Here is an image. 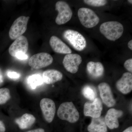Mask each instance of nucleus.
Here are the masks:
<instances>
[{
    "mask_svg": "<svg viewBox=\"0 0 132 132\" xmlns=\"http://www.w3.org/2000/svg\"><path fill=\"white\" fill-rule=\"evenodd\" d=\"M100 30L108 39L114 41L121 37L124 27L119 22L108 21L102 23L100 27Z\"/></svg>",
    "mask_w": 132,
    "mask_h": 132,
    "instance_id": "obj_1",
    "label": "nucleus"
},
{
    "mask_svg": "<svg viewBox=\"0 0 132 132\" xmlns=\"http://www.w3.org/2000/svg\"><path fill=\"white\" fill-rule=\"evenodd\" d=\"M57 115L62 120L72 123L77 122L79 118V112L72 102L61 104L57 111Z\"/></svg>",
    "mask_w": 132,
    "mask_h": 132,
    "instance_id": "obj_2",
    "label": "nucleus"
},
{
    "mask_svg": "<svg viewBox=\"0 0 132 132\" xmlns=\"http://www.w3.org/2000/svg\"><path fill=\"white\" fill-rule=\"evenodd\" d=\"M63 36L71 46L77 51H82L86 47V39L78 31L68 29L64 31Z\"/></svg>",
    "mask_w": 132,
    "mask_h": 132,
    "instance_id": "obj_3",
    "label": "nucleus"
},
{
    "mask_svg": "<svg viewBox=\"0 0 132 132\" xmlns=\"http://www.w3.org/2000/svg\"><path fill=\"white\" fill-rule=\"evenodd\" d=\"M78 14L81 23L87 28L95 27L100 21L98 16L90 9L81 8L78 10Z\"/></svg>",
    "mask_w": 132,
    "mask_h": 132,
    "instance_id": "obj_4",
    "label": "nucleus"
},
{
    "mask_svg": "<svg viewBox=\"0 0 132 132\" xmlns=\"http://www.w3.org/2000/svg\"><path fill=\"white\" fill-rule=\"evenodd\" d=\"M29 19V16H21L14 21L9 30V36L11 39H16L26 32Z\"/></svg>",
    "mask_w": 132,
    "mask_h": 132,
    "instance_id": "obj_5",
    "label": "nucleus"
},
{
    "mask_svg": "<svg viewBox=\"0 0 132 132\" xmlns=\"http://www.w3.org/2000/svg\"><path fill=\"white\" fill-rule=\"evenodd\" d=\"M55 10L58 12L55 19L56 24L62 25L71 20L72 16V11L67 3L64 1L57 2L55 5Z\"/></svg>",
    "mask_w": 132,
    "mask_h": 132,
    "instance_id": "obj_6",
    "label": "nucleus"
},
{
    "mask_svg": "<svg viewBox=\"0 0 132 132\" xmlns=\"http://www.w3.org/2000/svg\"><path fill=\"white\" fill-rule=\"evenodd\" d=\"M53 59L51 55L46 53H40L32 55L30 58L28 64L34 69L46 67L52 64Z\"/></svg>",
    "mask_w": 132,
    "mask_h": 132,
    "instance_id": "obj_7",
    "label": "nucleus"
},
{
    "mask_svg": "<svg viewBox=\"0 0 132 132\" xmlns=\"http://www.w3.org/2000/svg\"><path fill=\"white\" fill-rule=\"evenodd\" d=\"M40 107L45 120L50 123L53 120L56 111L55 104L52 100L44 98L40 101Z\"/></svg>",
    "mask_w": 132,
    "mask_h": 132,
    "instance_id": "obj_8",
    "label": "nucleus"
},
{
    "mask_svg": "<svg viewBox=\"0 0 132 132\" xmlns=\"http://www.w3.org/2000/svg\"><path fill=\"white\" fill-rule=\"evenodd\" d=\"M102 110V103L98 98H96L92 102H87L84 105V115L92 118L100 117Z\"/></svg>",
    "mask_w": 132,
    "mask_h": 132,
    "instance_id": "obj_9",
    "label": "nucleus"
},
{
    "mask_svg": "<svg viewBox=\"0 0 132 132\" xmlns=\"http://www.w3.org/2000/svg\"><path fill=\"white\" fill-rule=\"evenodd\" d=\"M28 48L27 39L25 36L22 35L16 39L10 45L9 52L11 56L15 57L19 54H26Z\"/></svg>",
    "mask_w": 132,
    "mask_h": 132,
    "instance_id": "obj_10",
    "label": "nucleus"
},
{
    "mask_svg": "<svg viewBox=\"0 0 132 132\" xmlns=\"http://www.w3.org/2000/svg\"><path fill=\"white\" fill-rule=\"evenodd\" d=\"M82 62V59L79 55L69 54L66 55L63 60V64L67 71L72 73L78 72L79 67Z\"/></svg>",
    "mask_w": 132,
    "mask_h": 132,
    "instance_id": "obj_11",
    "label": "nucleus"
},
{
    "mask_svg": "<svg viewBox=\"0 0 132 132\" xmlns=\"http://www.w3.org/2000/svg\"><path fill=\"white\" fill-rule=\"evenodd\" d=\"M100 95L102 102L109 107L113 106L116 103L111 87L108 84L102 82L98 85Z\"/></svg>",
    "mask_w": 132,
    "mask_h": 132,
    "instance_id": "obj_12",
    "label": "nucleus"
},
{
    "mask_svg": "<svg viewBox=\"0 0 132 132\" xmlns=\"http://www.w3.org/2000/svg\"><path fill=\"white\" fill-rule=\"evenodd\" d=\"M123 114V112L121 110L114 108L109 109L104 119L107 127L110 129L118 128L119 125L118 118L121 117Z\"/></svg>",
    "mask_w": 132,
    "mask_h": 132,
    "instance_id": "obj_13",
    "label": "nucleus"
},
{
    "mask_svg": "<svg viewBox=\"0 0 132 132\" xmlns=\"http://www.w3.org/2000/svg\"><path fill=\"white\" fill-rule=\"evenodd\" d=\"M118 90L123 94L130 93L132 90V75L131 73H123L122 77L116 83Z\"/></svg>",
    "mask_w": 132,
    "mask_h": 132,
    "instance_id": "obj_14",
    "label": "nucleus"
},
{
    "mask_svg": "<svg viewBox=\"0 0 132 132\" xmlns=\"http://www.w3.org/2000/svg\"><path fill=\"white\" fill-rule=\"evenodd\" d=\"M50 44L52 49L55 53L63 54H69L72 50L59 38L53 36L50 40Z\"/></svg>",
    "mask_w": 132,
    "mask_h": 132,
    "instance_id": "obj_15",
    "label": "nucleus"
},
{
    "mask_svg": "<svg viewBox=\"0 0 132 132\" xmlns=\"http://www.w3.org/2000/svg\"><path fill=\"white\" fill-rule=\"evenodd\" d=\"M42 77L44 82L47 85H51L61 80L63 78V75L57 70L50 69L44 71Z\"/></svg>",
    "mask_w": 132,
    "mask_h": 132,
    "instance_id": "obj_16",
    "label": "nucleus"
},
{
    "mask_svg": "<svg viewBox=\"0 0 132 132\" xmlns=\"http://www.w3.org/2000/svg\"><path fill=\"white\" fill-rule=\"evenodd\" d=\"M89 132H107V127L103 117L92 118V121L87 127Z\"/></svg>",
    "mask_w": 132,
    "mask_h": 132,
    "instance_id": "obj_17",
    "label": "nucleus"
},
{
    "mask_svg": "<svg viewBox=\"0 0 132 132\" xmlns=\"http://www.w3.org/2000/svg\"><path fill=\"white\" fill-rule=\"evenodd\" d=\"M88 73L93 78L101 77L104 74V68L103 65L100 62L90 61L87 65Z\"/></svg>",
    "mask_w": 132,
    "mask_h": 132,
    "instance_id": "obj_18",
    "label": "nucleus"
},
{
    "mask_svg": "<svg viewBox=\"0 0 132 132\" xmlns=\"http://www.w3.org/2000/svg\"><path fill=\"white\" fill-rule=\"evenodd\" d=\"M36 118L34 116L29 113H25L21 117L16 119L15 122L22 130L27 129L31 127L35 123Z\"/></svg>",
    "mask_w": 132,
    "mask_h": 132,
    "instance_id": "obj_19",
    "label": "nucleus"
},
{
    "mask_svg": "<svg viewBox=\"0 0 132 132\" xmlns=\"http://www.w3.org/2000/svg\"><path fill=\"white\" fill-rule=\"evenodd\" d=\"M43 82L42 76L38 74L30 76L27 79L29 86L32 89H35L38 86L42 85Z\"/></svg>",
    "mask_w": 132,
    "mask_h": 132,
    "instance_id": "obj_20",
    "label": "nucleus"
},
{
    "mask_svg": "<svg viewBox=\"0 0 132 132\" xmlns=\"http://www.w3.org/2000/svg\"><path fill=\"white\" fill-rule=\"evenodd\" d=\"M82 94L87 99L90 101L94 100L97 97L96 90L93 87L89 86H86L82 90Z\"/></svg>",
    "mask_w": 132,
    "mask_h": 132,
    "instance_id": "obj_21",
    "label": "nucleus"
},
{
    "mask_svg": "<svg viewBox=\"0 0 132 132\" xmlns=\"http://www.w3.org/2000/svg\"><path fill=\"white\" fill-rule=\"evenodd\" d=\"M11 98L10 91L6 88H0V105H2L7 102Z\"/></svg>",
    "mask_w": 132,
    "mask_h": 132,
    "instance_id": "obj_22",
    "label": "nucleus"
},
{
    "mask_svg": "<svg viewBox=\"0 0 132 132\" xmlns=\"http://www.w3.org/2000/svg\"><path fill=\"white\" fill-rule=\"evenodd\" d=\"M84 2L90 6L100 7L105 5L107 1L105 0H85Z\"/></svg>",
    "mask_w": 132,
    "mask_h": 132,
    "instance_id": "obj_23",
    "label": "nucleus"
},
{
    "mask_svg": "<svg viewBox=\"0 0 132 132\" xmlns=\"http://www.w3.org/2000/svg\"><path fill=\"white\" fill-rule=\"evenodd\" d=\"M7 75L10 79L15 80L19 79L21 76L20 73L16 72L11 71H9L7 72Z\"/></svg>",
    "mask_w": 132,
    "mask_h": 132,
    "instance_id": "obj_24",
    "label": "nucleus"
},
{
    "mask_svg": "<svg viewBox=\"0 0 132 132\" xmlns=\"http://www.w3.org/2000/svg\"><path fill=\"white\" fill-rule=\"evenodd\" d=\"M124 67L129 72H132V59H130L127 60L124 63Z\"/></svg>",
    "mask_w": 132,
    "mask_h": 132,
    "instance_id": "obj_25",
    "label": "nucleus"
},
{
    "mask_svg": "<svg viewBox=\"0 0 132 132\" xmlns=\"http://www.w3.org/2000/svg\"><path fill=\"white\" fill-rule=\"evenodd\" d=\"M15 58L21 60H26L28 59V57L26 54L20 53L16 55Z\"/></svg>",
    "mask_w": 132,
    "mask_h": 132,
    "instance_id": "obj_26",
    "label": "nucleus"
},
{
    "mask_svg": "<svg viewBox=\"0 0 132 132\" xmlns=\"http://www.w3.org/2000/svg\"><path fill=\"white\" fill-rule=\"evenodd\" d=\"M6 131V127L4 123L0 120V132H5Z\"/></svg>",
    "mask_w": 132,
    "mask_h": 132,
    "instance_id": "obj_27",
    "label": "nucleus"
},
{
    "mask_svg": "<svg viewBox=\"0 0 132 132\" xmlns=\"http://www.w3.org/2000/svg\"><path fill=\"white\" fill-rule=\"evenodd\" d=\"M26 132H45V130L43 128H37V129H34L30 130Z\"/></svg>",
    "mask_w": 132,
    "mask_h": 132,
    "instance_id": "obj_28",
    "label": "nucleus"
},
{
    "mask_svg": "<svg viewBox=\"0 0 132 132\" xmlns=\"http://www.w3.org/2000/svg\"><path fill=\"white\" fill-rule=\"evenodd\" d=\"M123 132H132V127L127 128L126 129H125Z\"/></svg>",
    "mask_w": 132,
    "mask_h": 132,
    "instance_id": "obj_29",
    "label": "nucleus"
},
{
    "mask_svg": "<svg viewBox=\"0 0 132 132\" xmlns=\"http://www.w3.org/2000/svg\"><path fill=\"white\" fill-rule=\"evenodd\" d=\"M128 46L131 50H132V40H131L128 43Z\"/></svg>",
    "mask_w": 132,
    "mask_h": 132,
    "instance_id": "obj_30",
    "label": "nucleus"
},
{
    "mask_svg": "<svg viewBox=\"0 0 132 132\" xmlns=\"http://www.w3.org/2000/svg\"><path fill=\"white\" fill-rule=\"evenodd\" d=\"M128 2H129V3H131V4H132V1L131 0H128Z\"/></svg>",
    "mask_w": 132,
    "mask_h": 132,
    "instance_id": "obj_31",
    "label": "nucleus"
}]
</instances>
